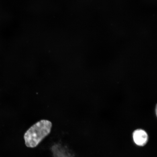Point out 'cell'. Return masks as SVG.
Instances as JSON below:
<instances>
[{"mask_svg": "<svg viewBox=\"0 0 157 157\" xmlns=\"http://www.w3.org/2000/svg\"><path fill=\"white\" fill-rule=\"evenodd\" d=\"M52 127V123L47 120H42L35 123L25 133L24 139L26 146L31 148L38 146L50 134Z\"/></svg>", "mask_w": 157, "mask_h": 157, "instance_id": "cell-1", "label": "cell"}, {"mask_svg": "<svg viewBox=\"0 0 157 157\" xmlns=\"http://www.w3.org/2000/svg\"><path fill=\"white\" fill-rule=\"evenodd\" d=\"M133 142L137 146L142 147L146 145L148 140V134L142 129H137L132 134Z\"/></svg>", "mask_w": 157, "mask_h": 157, "instance_id": "cell-2", "label": "cell"}]
</instances>
